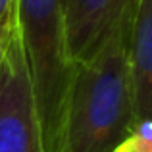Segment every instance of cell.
Here are the masks:
<instances>
[{"instance_id": "1", "label": "cell", "mask_w": 152, "mask_h": 152, "mask_svg": "<svg viewBox=\"0 0 152 152\" xmlns=\"http://www.w3.org/2000/svg\"><path fill=\"white\" fill-rule=\"evenodd\" d=\"M133 6L100 48L75 67L60 152H112L133 127L135 106L127 56Z\"/></svg>"}, {"instance_id": "2", "label": "cell", "mask_w": 152, "mask_h": 152, "mask_svg": "<svg viewBox=\"0 0 152 152\" xmlns=\"http://www.w3.org/2000/svg\"><path fill=\"white\" fill-rule=\"evenodd\" d=\"M18 37L29 73L45 152H60L77 64L71 62L58 0H18Z\"/></svg>"}, {"instance_id": "3", "label": "cell", "mask_w": 152, "mask_h": 152, "mask_svg": "<svg viewBox=\"0 0 152 152\" xmlns=\"http://www.w3.org/2000/svg\"><path fill=\"white\" fill-rule=\"evenodd\" d=\"M0 152H45L18 31L0 69Z\"/></svg>"}, {"instance_id": "4", "label": "cell", "mask_w": 152, "mask_h": 152, "mask_svg": "<svg viewBox=\"0 0 152 152\" xmlns=\"http://www.w3.org/2000/svg\"><path fill=\"white\" fill-rule=\"evenodd\" d=\"M73 64H83L104 45L135 0H58Z\"/></svg>"}, {"instance_id": "5", "label": "cell", "mask_w": 152, "mask_h": 152, "mask_svg": "<svg viewBox=\"0 0 152 152\" xmlns=\"http://www.w3.org/2000/svg\"><path fill=\"white\" fill-rule=\"evenodd\" d=\"M127 56L135 119H152V0H135Z\"/></svg>"}, {"instance_id": "6", "label": "cell", "mask_w": 152, "mask_h": 152, "mask_svg": "<svg viewBox=\"0 0 152 152\" xmlns=\"http://www.w3.org/2000/svg\"><path fill=\"white\" fill-rule=\"evenodd\" d=\"M112 152H152V119H135L129 133Z\"/></svg>"}, {"instance_id": "7", "label": "cell", "mask_w": 152, "mask_h": 152, "mask_svg": "<svg viewBox=\"0 0 152 152\" xmlns=\"http://www.w3.org/2000/svg\"><path fill=\"white\" fill-rule=\"evenodd\" d=\"M18 31V0H0V42L6 45Z\"/></svg>"}, {"instance_id": "8", "label": "cell", "mask_w": 152, "mask_h": 152, "mask_svg": "<svg viewBox=\"0 0 152 152\" xmlns=\"http://www.w3.org/2000/svg\"><path fill=\"white\" fill-rule=\"evenodd\" d=\"M2 62H4V45L0 42V69H2Z\"/></svg>"}]
</instances>
